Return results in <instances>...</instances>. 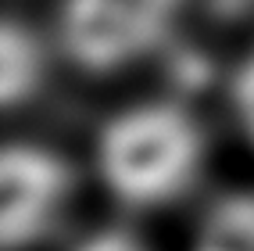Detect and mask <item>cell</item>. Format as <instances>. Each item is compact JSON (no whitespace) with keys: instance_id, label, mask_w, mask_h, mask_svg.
<instances>
[{"instance_id":"5","label":"cell","mask_w":254,"mask_h":251,"mask_svg":"<svg viewBox=\"0 0 254 251\" xmlns=\"http://www.w3.org/2000/svg\"><path fill=\"white\" fill-rule=\"evenodd\" d=\"M193 251H254V194H229L204 215Z\"/></svg>"},{"instance_id":"4","label":"cell","mask_w":254,"mask_h":251,"mask_svg":"<svg viewBox=\"0 0 254 251\" xmlns=\"http://www.w3.org/2000/svg\"><path fill=\"white\" fill-rule=\"evenodd\" d=\"M40 72H43V58L36 36L18 18H7L4 32H0V97H4V104L18 108L36 90Z\"/></svg>"},{"instance_id":"6","label":"cell","mask_w":254,"mask_h":251,"mask_svg":"<svg viewBox=\"0 0 254 251\" xmlns=\"http://www.w3.org/2000/svg\"><path fill=\"white\" fill-rule=\"evenodd\" d=\"M229 104H233V115H236V126H240L244 137L254 144V50L236 65V72H233Z\"/></svg>"},{"instance_id":"7","label":"cell","mask_w":254,"mask_h":251,"mask_svg":"<svg viewBox=\"0 0 254 251\" xmlns=\"http://www.w3.org/2000/svg\"><path fill=\"white\" fill-rule=\"evenodd\" d=\"M68 251H154V248H150L143 237H136L132 230L104 226V230H93L82 241H75Z\"/></svg>"},{"instance_id":"3","label":"cell","mask_w":254,"mask_h":251,"mask_svg":"<svg viewBox=\"0 0 254 251\" xmlns=\"http://www.w3.org/2000/svg\"><path fill=\"white\" fill-rule=\"evenodd\" d=\"M72 197V172L58 155L11 144L0 158V241L4 251H32L58 230Z\"/></svg>"},{"instance_id":"1","label":"cell","mask_w":254,"mask_h":251,"mask_svg":"<svg viewBox=\"0 0 254 251\" xmlns=\"http://www.w3.org/2000/svg\"><path fill=\"white\" fill-rule=\"evenodd\" d=\"M204 165V133L179 104L147 100L111 115L97 137V176L126 208H165L193 187Z\"/></svg>"},{"instance_id":"2","label":"cell","mask_w":254,"mask_h":251,"mask_svg":"<svg viewBox=\"0 0 254 251\" xmlns=\"http://www.w3.org/2000/svg\"><path fill=\"white\" fill-rule=\"evenodd\" d=\"M186 0H61L58 43L90 76L126 72L172 36Z\"/></svg>"}]
</instances>
